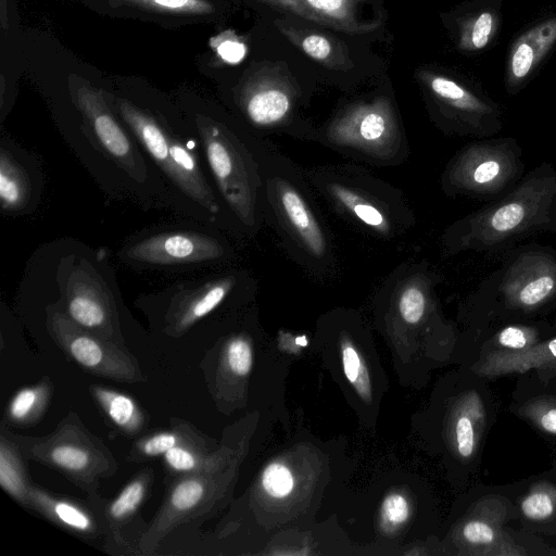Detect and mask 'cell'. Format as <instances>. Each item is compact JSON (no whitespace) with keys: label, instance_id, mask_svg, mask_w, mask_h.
I'll return each mask as SVG.
<instances>
[{"label":"cell","instance_id":"6da1fadb","mask_svg":"<svg viewBox=\"0 0 556 556\" xmlns=\"http://www.w3.org/2000/svg\"><path fill=\"white\" fill-rule=\"evenodd\" d=\"M68 92L75 117L61 124L62 136L100 189L111 199L143 211L175 213L164 180L118 118L106 91L73 77Z\"/></svg>","mask_w":556,"mask_h":556},{"label":"cell","instance_id":"7a4b0ae2","mask_svg":"<svg viewBox=\"0 0 556 556\" xmlns=\"http://www.w3.org/2000/svg\"><path fill=\"white\" fill-rule=\"evenodd\" d=\"M17 295L52 304L96 336L124 345L126 307L105 248L61 237L38 245Z\"/></svg>","mask_w":556,"mask_h":556},{"label":"cell","instance_id":"3957f363","mask_svg":"<svg viewBox=\"0 0 556 556\" xmlns=\"http://www.w3.org/2000/svg\"><path fill=\"white\" fill-rule=\"evenodd\" d=\"M125 127L157 169L172 197L175 213L213 226L240 240L215 189L190 122L153 110L126 96L106 92Z\"/></svg>","mask_w":556,"mask_h":556},{"label":"cell","instance_id":"277c9868","mask_svg":"<svg viewBox=\"0 0 556 556\" xmlns=\"http://www.w3.org/2000/svg\"><path fill=\"white\" fill-rule=\"evenodd\" d=\"M263 174L264 223L274 229L288 256L307 275H334L337 256L331 232L304 169L269 139H257Z\"/></svg>","mask_w":556,"mask_h":556},{"label":"cell","instance_id":"5b68a950","mask_svg":"<svg viewBox=\"0 0 556 556\" xmlns=\"http://www.w3.org/2000/svg\"><path fill=\"white\" fill-rule=\"evenodd\" d=\"M548 231H556V168L543 162L504 197L447 226L441 236V252L443 257L492 252Z\"/></svg>","mask_w":556,"mask_h":556},{"label":"cell","instance_id":"8992f818","mask_svg":"<svg viewBox=\"0 0 556 556\" xmlns=\"http://www.w3.org/2000/svg\"><path fill=\"white\" fill-rule=\"evenodd\" d=\"M187 118L197 132L215 189L240 240L255 239L265 224L258 137L238 121L208 110H192Z\"/></svg>","mask_w":556,"mask_h":556},{"label":"cell","instance_id":"52a82bcc","mask_svg":"<svg viewBox=\"0 0 556 556\" xmlns=\"http://www.w3.org/2000/svg\"><path fill=\"white\" fill-rule=\"evenodd\" d=\"M304 173L338 216L370 237L393 241L416 223L404 193L358 164L316 165Z\"/></svg>","mask_w":556,"mask_h":556},{"label":"cell","instance_id":"ba28073f","mask_svg":"<svg viewBox=\"0 0 556 556\" xmlns=\"http://www.w3.org/2000/svg\"><path fill=\"white\" fill-rule=\"evenodd\" d=\"M116 258L137 271L180 273L229 265L237 250L226 232L187 219L142 229L119 247Z\"/></svg>","mask_w":556,"mask_h":556},{"label":"cell","instance_id":"9c48e42d","mask_svg":"<svg viewBox=\"0 0 556 556\" xmlns=\"http://www.w3.org/2000/svg\"><path fill=\"white\" fill-rule=\"evenodd\" d=\"M257 287L248 270L222 267L208 275L178 280L141 294L136 304L164 334L179 338L220 309L249 303Z\"/></svg>","mask_w":556,"mask_h":556},{"label":"cell","instance_id":"30bf717a","mask_svg":"<svg viewBox=\"0 0 556 556\" xmlns=\"http://www.w3.org/2000/svg\"><path fill=\"white\" fill-rule=\"evenodd\" d=\"M314 142L357 163L379 167L399 166L410 153L399 112L386 96L342 106L316 127Z\"/></svg>","mask_w":556,"mask_h":556},{"label":"cell","instance_id":"8fae6325","mask_svg":"<svg viewBox=\"0 0 556 556\" xmlns=\"http://www.w3.org/2000/svg\"><path fill=\"white\" fill-rule=\"evenodd\" d=\"M523 169L522 150L515 138L477 139L450 159L440 188L448 198L491 199L513 188Z\"/></svg>","mask_w":556,"mask_h":556},{"label":"cell","instance_id":"7c38bea8","mask_svg":"<svg viewBox=\"0 0 556 556\" xmlns=\"http://www.w3.org/2000/svg\"><path fill=\"white\" fill-rule=\"evenodd\" d=\"M421 78L431 119L444 135L484 139L502 130L500 105L471 81L437 72Z\"/></svg>","mask_w":556,"mask_h":556},{"label":"cell","instance_id":"4fadbf2b","mask_svg":"<svg viewBox=\"0 0 556 556\" xmlns=\"http://www.w3.org/2000/svg\"><path fill=\"white\" fill-rule=\"evenodd\" d=\"M17 296L21 303L38 309L46 333L88 372L125 382L142 380L137 362L127 353L124 345L102 339L81 328L52 304Z\"/></svg>","mask_w":556,"mask_h":556},{"label":"cell","instance_id":"5bb4252c","mask_svg":"<svg viewBox=\"0 0 556 556\" xmlns=\"http://www.w3.org/2000/svg\"><path fill=\"white\" fill-rule=\"evenodd\" d=\"M497 293L506 308L526 313L556 300V252L538 244L516 250L498 278Z\"/></svg>","mask_w":556,"mask_h":556},{"label":"cell","instance_id":"9a60e30c","mask_svg":"<svg viewBox=\"0 0 556 556\" xmlns=\"http://www.w3.org/2000/svg\"><path fill=\"white\" fill-rule=\"evenodd\" d=\"M26 451L79 483L92 484L96 479L114 471V459L74 424L63 425L48 438L28 442Z\"/></svg>","mask_w":556,"mask_h":556},{"label":"cell","instance_id":"2e32d148","mask_svg":"<svg viewBox=\"0 0 556 556\" xmlns=\"http://www.w3.org/2000/svg\"><path fill=\"white\" fill-rule=\"evenodd\" d=\"M46 188L40 156L5 132L0 136V211L8 217L33 215Z\"/></svg>","mask_w":556,"mask_h":556},{"label":"cell","instance_id":"e0dca14e","mask_svg":"<svg viewBox=\"0 0 556 556\" xmlns=\"http://www.w3.org/2000/svg\"><path fill=\"white\" fill-rule=\"evenodd\" d=\"M556 49V12L526 25L511 39L506 58L504 87L509 96L521 91Z\"/></svg>","mask_w":556,"mask_h":556},{"label":"cell","instance_id":"ac0fdd59","mask_svg":"<svg viewBox=\"0 0 556 556\" xmlns=\"http://www.w3.org/2000/svg\"><path fill=\"white\" fill-rule=\"evenodd\" d=\"M505 0H471L456 9L448 17L455 46L466 55H476L492 49L498 39Z\"/></svg>","mask_w":556,"mask_h":556},{"label":"cell","instance_id":"d6986e66","mask_svg":"<svg viewBox=\"0 0 556 556\" xmlns=\"http://www.w3.org/2000/svg\"><path fill=\"white\" fill-rule=\"evenodd\" d=\"M549 366H556V337L525 351L497 350L490 353L482 358L478 372L484 377H498Z\"/></svg>","mask_w":556,"mask_h":556},{"label":"cell","instance_id":"ffe728a7","mask_svg":"<svg viewBox=\"0 0 556 556\" xmlns=\"http://www.w3.org/2000/svg\"><path fill=\"white\" fill-rule=\"evenodd\" d=\"M268 4L344 30H365L357 17L359 0H262Z\"/></svg>","mask_w":556,"mask_h":556},{"label":"cell","instance_id":"44dd1931","mask_svg":"<svg viewBox=\"0 0 556 556\" xmlns=\"http://www.w3.org/2000/svg\"><path fill=\"white\" fill-rule=\"evenodd\" d=\"M27 506L42 513L64 528L78 532H92L96 523L83 507L65 500L55 498L48 493L29 485Z\"/></svg>","mask_w":556,"mask_h":556},{"label":"cell","instance_id":"7402d4cb","mask_svg":"<svg viewBox=\"0 0 556 556\" xmlns=\"http://www.w3.org/2000/svg\"><path fill=\"white\" fill-rule=\"evenodd\" d=\"M484 405L476 393L467 394L455 416L453 425L454 443L462 458H470L477 448L480 432L484 426Z\"/></svg>","mask_w":556,"mask_h":556},{"label":"cell","instance_id":"603a6c76","mask_svg":"<svg viewBox=\"0 0 556 556\" xmlns=\"http://www.w3.org/2000/svg\"><path fill=\"white\" fill-rule=\"evenodd\" d=\"M90 391L106 416L122 431L135 434L142 429L144 417L132 397L99 386H92Z\"/></svg>","mask_w":556,"mask_h":556},{"label":"cell","instance_id":"cb8c5ba5","mask_svg":"<svg viewBox=\"0 0 556 556\" xmlns=\"http://www.w3.org/2000/svg\"><path fill=\"white\" fill-rule=\"evenodd\" d=\"M0 484L2 489L21 504L27 505L29 483L12 442L1 435L0 442Z\"/></svg>","mask_w":556,"mask_h":556},{"label":"cell","instance_id":"d4e9b609","mask_svg":"<svg viewBox=\"0 0 556 556\" xmlns=\"http://www.w3.org/2000/svg\"><path fill=\"white\" fill-rule=\"evenodd\" d=\"M50 392L49 382H40L20 390L9 404V420L16 425L35 422L43 414Z\"/></svg>","mask_w":556,"mask_h":556},{"label":"cell","instance_id":"484cf974","mask_svg":"<svg viewBox=\"0 0 556 556\" xmlns=\"http://www.w3.org/2000/svg\"><path fill=\"white\" fill-rule=\"evenodd\" d=\"M110 3L182 15H206L214 11V7L208 0H110Z\"/></svg>","mask_w":556,"mask_h":556},{"label":"cell","instance_id":"4316f807","mask_svg":"<svg viewBox=\"0 0 556 556\" xmlns=\"http://www.w3.org/2000/svg\"><path fill=\"white\" fill-rule=\"evenodd\" d=\"M148 481V476L141 475L122 490L109 506L108 515L111 520L124 521L139 508L147 493Z\"/></svg>","mask_w":556,"mask_h":556},{"label":"cell","instance_id":"83f0119b","mask_svg":"<svg viewBox=\"0 0 556 556\" xmlns=\"http://www.w3.org/2000/svg\"><path fill=\"white\" fill-rule=\"evenodd\" d=\"M521 511L530 520L541 521L556 511V488L540 484L533 488L521 501Z\"/></svg>","mask_w":556,"mask_h":556},{"label":"cell","instance_id":"f1b7e54d","mask_svg":"<svg viewBox=\"0 0 556 556\" xmlns=\"http://www.w3.org/2000/svg\"><path fill=\"white\" fill-rule=\"evenodd\" d=\"M520 413L542 432L556 435V396H538L522 405Z\"/></svg>","mask_w":556,"mask_h":556},{"label":"cell","instance_id":"f546056e","mask_svg":"<svg viewBox=\"0 0 556 556\" xmlns=\"http://www.w3.org/2000/svg\"><path fill=\"white\" fill-rule=\"evenodd\" d=\"M341 358L346 379L354 386L363 399L370 397L368 375L354 345L343 337L341 340Z\"/></svg>","mask_w":556,"mask_h":556},{"label":"cell","instance_id":"4dcf8cb0","mask_svg":"<svg viewBox=\"0 0 556 556\" xmlns=\"http://www.w3.org/2000/svg\"><path fill=\"white\" fill-rule=\"evenodd\" d=\"M539 338L535 327L509 325L501 329L494 340L503 351H525L539 343Z\"/></svg>","mask_w":556,"mask_h":556},{"label":"cell","instance_id":"1f68e13d","mask_svg":"<svg viewBox=\"0 0 556 556\" xmlns=\"http://www.w3.org/2000/svg\"><path fill=\"white\" fill-rule=\"evenodd\" d=\"M185 442L164 454L165 463L170 469L177 472L190 473L213 465L212 460L205 459L203 454L189 447Z\"/></svg>","mask_w":556,"mask_h":556},{"label":"cell","instance_id":"d6a6232c","mask_svg":"<svg viewBox=\"0 0 556 556\" xmlns=\"http://www.w3.org/2000/svg\"><path fill=\"white\" fill-rule=\"evenodd\" d=\"M226 363L229 370L237 376L250 372L253 362L252 346L243 334L232 336L226 344Z\"/></svg>","mask_w":556,"mask_h":556},{"label":"cell","instance_id":"836d02e7","mask_svg":"<svg viewBox=\"0 0 556 556\" xmlns=\"http://www.w3.org/2000/svg\"><path fill=\"white\" fill-rule=\"evenodd\" d=\"M262 485L265 492L275 498L288 496L294 485L290 469L281 463L269 464L262 473Z\"/></svg>","mask_w":556,"mask_h":556},{"label":"cell","instance_id":"e575fe53","mask_svg":"<svg viewBox=\"0 0 556 556\" xmlns=\"http://www.w3.org/2000/svg\"><path fill=\"white\" fill-rule=\"evenodd\" d=\"M462 535L471 546L486 548L496 543L498 530L493 522L484 518L471 519L464 525Z\"/></svg>","mask_w":556,"mask_h":556},{"label":"cell","instance_id":"d590c367","mask_svg":"<svg viewBox=\"0 0 556 556\" xmlns=\"http://www.w3.org/2000/svg\"><path fill=\"white\" fill-rule=\"evenodd\" d=\"M182 442H185L182 435L177 432H159L139 442L138 450L140 454L153 457L164 455L170 448Z\"/></svg>","mask_w":556,"mask_h":556},{"label":"cell","instance_id":"8d00e7d4","mask_svg":"<svg viewBox=\"0 0 556 556\" xmlns=\"http://www.w3.org/2000/svg\"><path fill=\"white\" fill-rule=\"evenodd\" d=\"M217 55L230 64L239 63L245 55V46L229 31L219 34L211 40Z\"/></svg>","mask_w":556,"mask_h":556},{"label":"cell","instance_id":"74e56055","mask_svg":"<svg viewBox=\"0 0 556 556\" xmlns=\"http://www.w3.org/2000/svg\"><path fill=\"white\" fill-rule=\"evenodd\" d=\"M409 516L407 500L399 493L388 495L381 506V518L389 527H397L405 522Z\"/></svg>","mask_w":556,"mask_h":556},{"label":"cell","instance_id":"f35d334b","mask_svg":"<svg viewBox=\"0 0 556 556\" xmlns=\"http://www.w3.org/2000/svg\"><path fill=\"white\" fill-rule=\"evenodd\" d=\"M306 54L315 60H326L331 53V46L328 39L320 35H308L301 43Z\"/></svg>","mask_w":556,"mask_h":556}]
</instances>
